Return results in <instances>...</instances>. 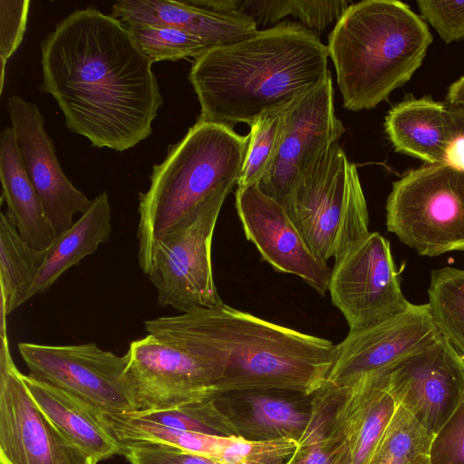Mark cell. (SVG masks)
Wrapping results in <instances>:
<instances>
[{"mask_svg": "<svg viewBox=\"0 0 464 464\" xmlns=\"http://www.w3.org/2000/svg\"><path fill=\"white\" fill-rule=\"evenodd\" d=\"M152 63L121 20L79 9L41 43L42 90L69 130L93 147L124 151L151 134L163 104Z\"/></svg>", "mask_w": 464, "mask_h": 464, "instance_id": "cell-1", "label": "cell"}, {"mask_svg": "<svg viewBox=\"0 0 464 464\" xmlns=\"http://www.w3.org/2000/svg\"><path fill=\"white\" fill-rule=\"evenodd\" d=\"M328 51L300 23L282 22L194 59L199 118L232 128L288 108L329 72Z\"/></svg>", "mask_w": 464, "mask_h": 464, "instance_id": "cell-2", "label": "cell"}, {"mask_svg": "<svg viewBox=\"0 0 464 464\" xmlns=\"http://www.w3.org/2000/svg\"><path fill=\"white\" fill-rule=\"evenodd\" d=\"M184 314L219 371L217 396L266 391L310 396L326 383L335 350L329 340L224 303Z\"/></svg>", "mask_w": 464, "mask_h": 464, "instance_id": "cell-3", "label": "cell"}, {"mask_svg": "<svg viewBox=\"0 0 464 464\" xmlns=\"http://www.w3.org/2000/svg\"><path fill=\"white\" fill-rule=\"evenodd\" d=\"M431 42L424 20L403 2L353 3L326 45L343 106L360 111L387 100L421 66Z\"/></svg>", "mask_w": 464, "mask_h": 464, "instance_id": "cell-4", "label": "cell"}, {"mask_svg": "<svg viewBox=\"0 0 464 464\" xmlns=\"http://www.w3.org/2000/svg\"><path fill=\"white\" fill-rule=\"evenodd\" d=\"M248 141V134L198 118L153 166L150 187L139 198L138 258L145 275L156 242L174 224L210 196L237 185Z\"/></svg>", "mask_w": 464, "mask_h": 464, "instance_id": "cell-5", "label": "cell"}, {"mask_svg": "<svg viewBox=\"0 0 464 464\" xmlns=\"http://www.w3.org/2000/svg\"><path fill=\"white\" fill-rule=\"evenodd\" d=\"M147 334L131 342L127 375L139 411H159L216 399L220 373L184 314L144 322Z\"/></svg>", "mask_w": 464, "mask_h": 464, "instance_id": "cell-6", "label": "cell"}, {"mask_svg": "<svg viewBox=\"0 0 464 464\" xmlns=\"http://www.w3.org/2000/svg\"><path fill=\"white\" fill-rule=\"evenodd\" d=\"M282 206L324 262L369 233V213L356 165L339 142L302 175Z\"/></svg>", "mask_w": 464, "mask_h": 464, "instance_id": "cell-7", "label": "cell"}, {"mask_svg": "<svg viewBox=\"0 0 464 464\" xmlns=\"http://www.w3.org/2000/svg\"><path fill=\"white\" fill-rule=\"evenodd\" d=\"M386 227L424 256L464 251V171L424 164L392 184Z\"/></svg>", "mask_w": 464, "mask_h": 464, "instance_id": "cell-8", "label": "cell"}, {"mask_svg": "<svg viewBox=\"0 0 464 464\" xmlns=\"http://www.w3.org/2000/svg\"><path fill=\"white\" fill-rule=\"evenodd\" d=\"M230 192L221 190L208 198L156 242L148 276L160 305L185 313L223 303L214 281L211 246L218 218Z\"/></svg>", "mask_w": 464, "mask_h": 464, "instance_id": "cell-9", "label": "cell"}, {"mask_svg": "<svg viewBox=\"0 0 464 464\" xmlns=\"http://www.w3.org/2000/svg\"><path fill=\"white\" fill-rule=\"evenodd\" d=\"M18 351L29 375L83 400L101 413L139 411L127 375V358L95 343L49 345L22 342Z\"/></svg>", "mask_w": 464, "mask_h": 464, "instance_id": "cell-10", "label": "cell"}, {"mask_svg": "<svg viewBox=\"0 0 464 464\" xmlns=\"http://www.w3.org/2000/svg\"><path fill=\"white\" fill-rule=\"evenodd\" d=\"M333 304L350 331L359 330L406 310L391 245L369 232L334 258L328 285Z\"/></svg>", "mask_w": 464, "mask_h": 464, "instance_id": "cell-11", "label": "cell"}, {"mask_svg": "<svg viewBox=\"0 0 464 464\" xmlns=\"http://www.w3.org/2000/svg\"><path fill=\"white\" fill-rule=\"evenodd\" d=\"M38 407L1 332L0 464H98Z\"/></svg>", "mask_w": 464, "mask_h": 464, "instance_id": "cell-12", "label": "cell"}, {"mask_svg": "<svg viewBox=\"0 0 464 464\" xmlns=\"http://www.w3.org/2000/svg\"><path fill=\"white\" fill-rule=\"evenodd\" d=\"M378 372L397 405L433 435L464 395V359L441 334Z\"/></svg>", "mask_w": 464, "mask_h": 464, "instance_id": "cell-13", "label": "cell"}, {"mask_svg": "<svg viewBox=\"0 0 464 464\" xmlns=\"http://www.w3.org/2000/svg\"><path fill=\"white\" fill-rule=\"evenodd\" d=\"M345 128L334 111L332 73L287 108L276 159L258 184L281 205L319 156L338 142Z\"/></svg>", "mask_w": 464, "mask_h": 464, "instance_id": "cell-14", "label": "cell"}, {"mask_svg": "<svg viewBox=\"0 0 464 464\" xmlns=\"http://www.w3.org/2000/svg\"><path fill=\"white\" fill-rule=\"evenodd\" d=\"M440 335L428 303L411 304L406 310L390 318L350 331L335 344L326 383L336 387L351 385L429 344Z\"/></svg>", "mask_w": 464, "mask_h": 464, "instance_id": "cell-15", "label": "cell"}, {"mask_svg": "<svg viewBox=\"0 0 464 464\" xmlns=\"http://www.w3.org/2000/svg\"><path fill=\"white\" fill-rule=\"evenodd\" d=\"M236 208L246 239L263 260L279 273L297 276L325 295L332 268L309 248L278 201L254 184L237 189Z\"/></svg>", "mask_w": 464, "mask_h": 464, "instance_id": "cell-16", "label": "cell"}, {"mask_svg": "<svg viewBox=\"0 0 464 464\" xmlns=\"http://www.w3.org/2000/svg\"><path fill=\"white\" fill-rule=\"evenodd\" d=\"M7 108L26 173L56 237L73 226L74 215L84 214L92 200L76 188L63 171L38 106L13 95L7 99Z\"/></svg>", "mask_w": 464, "mask_h": 464, "instance_id": "cell-17", "label": "cell"}, {"mask_svg": "<svg viewBox=\"0 0 464 464\" xmlns=\"http://www.w3.org/2000/svg\"><path fill=\"white\" fill-rule=\"evenodd\" d=\"M111 16L123 24L177 27L201 38L208 48L230 44L255 34L256 23L237 13L214 12L183 1L123 0L112 5Z\"/></svg>", "mask_w": 464, "mask_h": 464, "instance_id": "cell-18", "label": "cell"}, {"mask_svg": "<svg viewBox=\"0 0 464 464\" xmlns=\"http://www.w3.org/2000/svg\"><path fill=\"white\" fill-rule=\"evenodd\" d=\"M385 131L396 151L415 157L425 164H446L460 124L445 102L430 95H411L388 112Z\"/></svg>", "mask_w": 464, "mask_h": 464, "instance_id": "cell-19", "label": "cell"}, {"mask_svg": "<svg viewBox=\"0 0 464 464\" xmlns=\"http://www.w3.org/2000/svg\"><path fill=\"white\" fill-rule=\"evenodd\" d=\"M23 379L42 411L98 461L122 454L121 443L104 425L102 413L91 404L29 374H23Z\"/></svg>", "mask_w": 464, "mask_h": 464, "instance_id": "cell-20", "label": "cell"}, {"mask_svg": "<svg viewBox=\"0 0 464 464\" xmlns=\"http://www.w3.org/2000/svg\"><path fill=\"white\" fill-rule=\"evenodd\" d=\"M0 179L6 218L26 243L46 249L55 236L28 178L12 127H5L0 135Z\"/></svg>", "mask_w": 464, "mask_h": 464, "instance_id": "cell-21", "label": "cell"}, {"mask_svg": "<svg viewBox=\"0 0 464 464\" xmlns=\"http://www.w3.org/2000/svg\"><path fill=\"white\" fill-rule=\"evenodd\" d=\"M111 233V206L106 192L100 193L73 226L54 237L45 249L44 261L31 285L26 301L47 292L70 267L93 254Z\"/></svg>", "mask_w": 464, "mask_h": 464, "instance_id": "cell-22", "label": "cell"}, {"mask_svg": "<svg viewBox=\"0 0 464 464\" xmlns=\"http://www.w3.org/2000/svg\"><path fill=\"white\" fill-rule=\"evenodd\" d=\"M309 419L292 464H353L350 442L334 420L336 388L325 383L313 395Z\"/></svg>", "mask_w": 464, "mask_h": 464, "instance_id": "cell-23", "label": "cell"}, {"mask_svg": "<svg viewBox=\"0 0 464 464\" xmlns=\"http://www.w3.org/2000/svg\"><path fill=\"white\" fill-rule=\"evenodd\" d=\"M45 257L26 243L5 214L0 213V285L1 310L7 315L26 302Z\"/></svg>", "mask_w": 464, "mask_h": 464, "instance_id": "cell-24", "label": "cell"}, {"mask_svg": "<svg viewBox=\"0 0 464 464\" xmlns=\"http://www.w3.org/2000/svg\"><path fill=\"white\" fill-rule=\"evenodd\" d=\"M102 420L119 442H153L213 458L229 436L211 435L164 426L131 414L102 413Z\"/></svg>", "mask_w": 464, "mask_h": 464, "instance_id": "cell-25", "label": "cell"}, {"mask_svg": "<svg viewBox=\"0 0 464 464\" xmlns=\"http://www.w3.org/2000/svg\"><path fill=\"white\" fill-rule=\"evenodd\" d=\"M237 393L249 408L247 418L238 427L239 435L243 429L253 435L250 440L291 438L298 440L306 428L309 412L298 410L291 401L264 392Z\"/></svg>", "mask_w": 464, "mask_h": 464, "instance_id": "cell-26", "label": "cell"}, {"mask_svg": "<svg viewBox=\"0 0 464 464\" xmlns=\"http://www.w3.org/2000/svg\"><path fill=\"white\" fill-rule=\"evenodd\" d=\"M428 294L437 329L464 359V269L433 270Z\"/></svg>", "mask_w": 464, "mask_h": 464, "instance_id": "cell-27", "label": "cell"}, {"mask_svg": "<svg viewBox=\"0 0 464 464\" xmlns=\"http://www.w3.org/2000/svg\"><path fill=\"white\" fill-rule=\"evenodd\" d=\"M286 110L261 116L250 125L249 141L237 188L259 184L270 171L284 134Z\"/></svg>", "mask_w": 464, "mask_h": 464, "instance_id": "cell-28", "label": "cell"}, {"mask_svg": "<svg viewBox=\"0 0 464 464\" xmlns=\"http://www.w3.org/2000/svg\"><path fill=\"white\" fill-rule=\"evenodd\" d=\"M434 435L398 405L370 464H409L429 456Z\"/></svg>", "mask_w": 464, "mask_h": 464, "instance_id": "cell-29", "label": "cell"}, {"mask_svg": "<svg viewBox=\"0 0 464 464\" xmlns=\"http://www.w3.org/2000/svg\"><path fill=\"white\" fill-rule=\"evenodd\" d=\"M124 25L153 63L195 59L209 49L201 38L177 27L133 23Z\"/></svg>", "mask_w": 464, "mask_h": 464, "instance_id": "cell-30", "label": "cell"}, {"mask_svg": "<svg viewBox=\"0 0 464 464\" xmlns=\"http://www.w3.org/2000/svg\"><path fill=\"white\" fill-rule=\"evenodd\" d=\"M215 399L175 408L130 413L137 418L179 430L211 434L239 436L233 420L215 405Z\"/></svg>", "mask_w": 464, "mask_h": 464, "instance_id": "cell-31", "label": "cell"}, {"mask_svg": "<svg viewBox=\"0 0 464 464\" xmlns=\"http://www.w3.org/2000/svg\"><path fill=\"white\" fill-rule=\"evenodd\" d=\"M297 450L298 440L295 439L250 440L230 435L212 459L220 464H284Z\"/></svg>", "mask_w": 464, "mask_h": 464, "instance_id": "cell-32", "label": "cell"}, {"mask_svg": "<svg viewBox=\"0 0 464 464\" xmlns=\"http://www.w3.org/2000/svg\"><path fill=\"white\" fill-rule=\"evenodd\" d=\"M429 459L430 464H464V395L434 435Z\"/></svg>", "mask_w": 464, "mask_h": 464, "instance_id": "cell-33", "label": "cell"}, {"mask_svg": "<svg viewBox=\"0 0 464 464\" xmlns=\"http://www.w3.org/2000/svg\"><path fill=\"white\" fill-rule=\"evenodd\" d=\"M130 464H220L215 459L169 445L153 442H120Z\"/></svg>", "mask_w": 464, "mask_h": 464, "instance_id": "cell-34", "label": "cell"}, {"mask_svg": "<svg viewBox=\"0 0 464 464\" xmlns=\"http://www.w3.org/2000/svg\"><path fill=\"white\" fill-rule=\"evenodd\" d=\"M417 5L446 44L464 39V1L418 0Z\"/></svg>", "mask_w": 464, "mask_h": 464, "instance_id": "cell-35", "label": "cell"}, {"mask_svg": "<svg viewBox=\"0 0 464 464\" xmlns=\"http://www.w3.org/2000/svg\"><path fill=\"white\" fill-rule=\"evenodd\" d=\"M30 1L0 0V59L7 60L21 44L26 29Z\"/></svg>", "mask_w": 464, "mask_h": 464, "instance_id": "cell-36", "label": "cell"}, {"mask_svg": "<svg viewBox=\"0 0 464 464\" xmlns=\"http://www.w3.org/2000/svg\"><path fill=\"white\" fill-rule=\"evenodd\" d=\"M352 4L349 0H295L293 16L307 29L318 33L339 21Z\"/></svg>", "mask_w": 464, "mask_h": 464, "instance_id": "cell-37", "label": "cell"}, {"mask_svg": "<svg viewBox=\"0 0 464 464\" xmlns=\"http://www.w3.org/2000/svg\"><path fill=\"white\" fill-rule=\"evenodd\" d=\"M446 164L464 171V130L461 127L459 134L450 149Z\"/></svg>", "mask_w": 464, "mask_h": 464, "instance_id": "cell-38", "label": "cell"}, {"mask_svg": "<svg viewBox=\"0 0 464 464\" xmlns=\"http://www.w3.org/2000/svg\"><path fill=\"white\" fill-rule=\"evenodd\" d=\"M445 103L450 108L464 111V75L449 87Z\"/></svg>", "mask_w": 464, "mask_h": 464, "instance_id": "cell-39", "label": "cell"}, {"mask_svg": "<svg viewBox=\"0 0 464 464\" xmlns=\"http://www.w3.org/2000/svg\"><path fill=\"white\" fill-rule=\"evenodd\" d=\"M450 108V107H449ZM451 110V111L455 114V116L457 117V119L459 120V123H460V127L461 129L464 130V111H461V110H456V109H452V108H450Z\"/></svg>", "mask_w": 464, "mask_h": 464, "instance_id": "cell-40", "label": "cell"}, {"mask_svg": "<svg viewBox=\"0 0 464 464\" xmlns=\"http://www.w3.org/2000/svg\"><path fill=\"white\" fill-rule=\"evenodd\" d=\"M409 464H430L429 456H419Z\"/></svg>", "mask_w": 464, "mask_h": 464, "instance_id": "cell-41", "label": "cell"}, {"mask_svg": "<svg viewBox=\"0 0 464 464\" xmlns=\"http://www.w3.org/2000/svg\"><path fill=\"white\" fill-rule=\"evenodd\" d=\"M6 63H7L6 61L1 60V92L3 91V87H4L5 69Z\"/></svg>", "mask_w": 464, "mask_h": 464, "instance_id": "cell-42", "label": "cell"}, {"mask_svg": "<svg viewBox=\"0 0 464 464\" xmlns=\"http://www.w3.org/2000/svg\"><path fill=\"white\" fill-rule=\"evenodd\" d=\"M295 455H294V456H293V457H292L288 461H286V462H285V463H284V464H292V463H293V460H294V457H295ZM240 464H250V463H240Z\"/></svg>", "mask_w": 464, "mask_h": 464, "instance_id": "cell-43", "label": "cell"}]
</instances>
